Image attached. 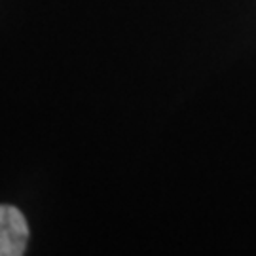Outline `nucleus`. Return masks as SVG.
<instances>
[{"mask_svg":"<svg viewBox=\"0 0 256 256\" xmlns=\"http://www.w3.org/2000/svg\"><path fill=\"white\" fill-rule=\"evenodd\" d=\"M28 243L25 214L14 205H0V256H23Z\"/></svg>","mask_w":256,"mask_h":256,"instance_id":"1","label":"nucleus"}]
</instances>
